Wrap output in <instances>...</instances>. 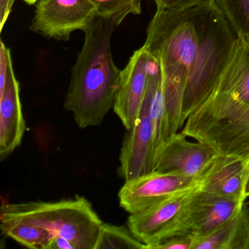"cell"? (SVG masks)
Wrapping results in <instances>:
<instances>
[{
    "label": "cell",
    "mask_w": 249,
    "mask_h": 249,
    "mask_svg": "<svg viewBox=\"0 0 249 249\" xmlns=\"http://www.w3.org/2000/svg\"><path fill=\"white\" fill-rule=\"evenodd\" d=\"M113 21L97 16L84 31L85 40L72 69L64 107L81 129L96 126L113 108L121 71L112 56Z\"/></svg>",
    "instance_id": "cell-1"
},
{
    "label": "cell",
    "mask_w": 249,
    "mask_h": 249,
    "mask_svg": "<svg viewBox=\"0 0 249 249\" xmlns=\"http://www.w3.org/2000/svg\"><path fill=\"white\" fill-rule=\"evenodd\" d=\"M201 6L184 11L157 10L147 28L143 46L161 69L172 135L183 126V94L199 47Z\"/></svg>",
    "instance_id": "cell-2"
},
{
    "label": "cell",
    "mask_w": 249,
    "mask_h": 249,
    "mask_svg": "<svg viewBox=\"0 0 249 249\" xmlns=\"http://www.w3.org/2000/svg\"><path fill=\"white\" fill-rule=\"evenodd\" d=\"M198 26L199 47L183 94V126L219 81L240 40L215 1L201 6Z\"/></svg>",
    "instance_id": "cell-3"
},
{
    "label": "cell",
    "mask_w": 249,
    "mask_h": 249,
    "mask_svg": "<svg viewBox=\"0 0 249 249\" xmlns=\"http://www.w3.org/2000/svg\"><path fill=\"white\" fill-rule=\"evenodd\" d=\"M0 221L42 227L50 232L52 240L65 239L75 249H96L103 224L84 196L58 202L3 204Z\"/></svg>",
    "instance_id": "cell-4"
},
{
    "label": "cell",
    "mask_w": 249,
    "mask_h": 249,
    "mask_svg": "<svg viewBox=\"0 0 249 249\" xmlns=\"http://www.w3.org/2000/svg\"><path fill=\"white\" fill-rule=\"evenodd\" d=\"M249 107V43L240 38L230 65L206 100L188 118L185 130L196 138Z\"/></svg>",
    "instance_id": "cell-5"
},
{
    "label": "cell",
    "mask_w": 249,
    "mask_h": 249,
    "mask_svg": "<svg viewBox=\"0 0 249 249\" xmlns=\"http://www.w3.org/2000/svg\"><path fill=\"white\" fill-rule=\"evenodd\" d=\"M197 189L196 186L180 192L148 209L130 214L128 228L148 249L180 235L186 208Z\"/></svg>",
    "instance_id": "cell-6"
},
{
    "label": "cell",
    "mask_w": 249,
    "mask_h": 249,
    "mask_svg": "<svg viewBox=\"0 0 249 249\" xmlns=\"http://www.w3.org/2000/svg\"><path fill=\"white\" fill-rule=\"evenodd\" d=\"M36 7L30 30L65 42L73 32L85 31L97 17L89 0H38Z\"/></svg>",
    "instance_id": "cell-7"
},
{
    "label": "cell",
    "mask_w": 249,
    "mask_h": 249,
    "mask_svg": "<svg viewBox=\"0 0 249 249\" xmlns=\"http://www.w3.org/2000/svg\"><path fill=\"white\" fill-rule=\"evenodd\" d=\"M196 186V179L154 171L125 181L119 192V204L129 214L137 213Z\"/></svg>",
    "instance_id": "cell-8"
},
{
    "label": "cell",
    "mask_w": 249,
    "mask_h": 249,
    "mask_svg": "<svg viewBox=\"0 0 249 249\" xmlns=\"http://www.w3.org/2000/svg\"><path fill=\"white\" fill-rule=\"evenodd\" d=\"M126 130L121 148L120 166L118 170L119 176L125 181L155 171L157 151L147 94L138 121Z\"/></svg>",
    "instance_id": "cell-9"
},
{
    "label": "cell",
    "mask_w": 249,
    "mask_h": 249,
    "mask_svg": "<svg viewBox=\"0 0 249 249\" xmlns=\"http://www.w3.org/2000/svg\"><path fill=\"white\" fill-rule=\"evenodd\" d=\"M151 56L142 46L135 51L121 71L120 84L113 110L126 129L135 124L148 89Z\"/></svg>",
    "instance_id": "cell-10"
},
{
    "label": "cell",
    "mask_w": 249,
    "mask_h": 249,
    "mask_svg": "<svg viewBox=\"0 0 249 249\" xmlns=\"http://www.w3.org/2000/svg\"><path fill=\"white\" fill-rule=\"evenodd\" d=\"M183 132L172 135L157 153L155 171L173 173L198 180L217 152L202 141L190 142Z\"/></svg>",
    "instance_id": "cell-11"
},
{
    "label": "cell",
    "mask_w": 249,
    "mask_h": 249,
    "mask_svg": "<svg viewBox=\"0 0 249 249\" xmlns=\"http://www.w3.org/2000/svg\"><path fill=\"white\" fill-rule=\"evenodd\" d=\"M244 203L245 201L223 197L198 187L186 208L180 235H208L237 213Z\"/></svg>",
    "instance_id": "cell-12"
},
{
    "label": "cell",
    "mask_w": 249,
    "mask_h": 249,
    "mask_svg": "<svg viewBox=\"0 0 249 249\" xmlns=\"http://www.w3.org/2000/svg\"><path fill=\"white\" fill-rule=\"evenodd\" d=\"M249 161L217 154L198 179L201 191L223 197L245 201Z\"/></svg>",
    "instance_id": "cell-13"
},
{
    "label": "cell",
    "mask_w": 249,
    "mask_h": 249,
    "mask_svg": "<svg viewBox=\"0 0 249 249\" xmlns=\"http://www.w3.org/2000/svg\"><path fill=\"white\" fill-rule=\"evenodd\" d=\"M26 130L20 100L19 83L13 62L10 65L3 94L0 95V157L3 160L21 145Z\"/></svg>",
    "instance_id": "cell-14"
},
{
    "label": "cell",
    "mask_w": 249,
    "mask_h": 249,
    "mask_svg": "<svg viewBox=\"0 0 249 249\" xmlns=\"http://www.w3.org/2000/svg\"><path fill=\"white\" fill-rule=\"evenodd\" d=\"M195 140L206 142L217 154L249 161V107L218 122Z\"/></svg>",
    "instance_id": "cell-15"
},
{
    "label": "cell",
    "mask_w": 249,
    "mask_h": 249,
    "mask_svg": "<svg viewBox=\"0 0 249 249\" xmlns=\"http://www.w3.org/2000/svg\"><path fill=\"white\" fill-rule=\"evenodd\" d=\"M192 249H249V207L241 210L213 232L194 237Z\"/></svg>",
    "instance_id": "cell-16"
},
{
    "label": "cell",
    "mask_w": 249,
    "mask_h": 249,
    "mask_svg": "<svg viewBox=\"0 0 249 249\" xmlns=\"http://www.w3.org/2000/svg\"><path fill=\"white\" fill-rule=\"evenodd\" d=\"M147 96L152 120L157 155L164 142L172 136L163 92L162 75L157 61L151 56ZM157 159V158H156Z\"/></svg>",
    "instance_id": "cell-17"
},
{
    "label": "cell",
    "mask_w": 249,
    "mask_h": 249,
    "mask_svg": "<svg viewBox=\"0 0 249 249\" xmlns=\"http://www.w3.org/2000/svg\"><path fill=\"white\" fill-rule=\"evenodd\" d=\"M2 234L32 249H48L52 236L48 230L24 223L0 221Z\"/></svg>",
    "instance_id": "cell-18"
},
{
    "label": "cell",
    "mask_w": 249,
    "mask_h": 249,
    "mask_svg": "<svg viewBox=\"0 0 249 249\" xmlns=\"http://www.w3.org/2000/svg\"><path fill=\"white\" fill-rule=\"evenodd\" d=\"M148 249L129 228L103 223L96 249Z\"/></svg>",
    "instance_id": "cell-19"
},
{
    "label": "cell",
    "mask_w": 249,
    "mask_h": 249,
    "mask_svg": "<svg viewBox=\"0 0 249 249\" xmlns=\"http://www.w3.org/2000/svg\"><path fill=\"white\" fill-rule=\"evenodd\" d=\"M238 37L249 39V0H215Z\"/></svg>",
    "instance_id": "cell-20"
},
{
    "label": "cell",
    "mask_w": 249,
    "mask_h": 249,
    "mask_svg": "<svg viewBox=\"0 0 249 249\" xmlns=\"http://www.w3.org/2000/svg\"><path fill=\"white\" fill-rule=\"evenodd\" d=\"M95 6L97 16L119 26L129 15H140L142 0H89Z\"/></svg>",
    "instance_id": "cell-21"
},
{
    "label": "cell",
    "mask_w": 249,
    "mask_h": 249,
    "mask_svg": "<svg viewBox=\"0 0 249 249\" xmlns=\"http://www.w3.org/2000/svg\"><path fill=\"white\" fill-rule=\"evenodd\" d=\"M157 10L184 11L199 5L213 2L215 0H154Z\"/></svg>",
    "instance_id": "cell-22"
},
{
    "label": "cell",
    "mask_w": 249,
    "mask_h": 249,
    "mask_svg": "<svg viewBox=\"0 0 249 249\" xmlns=\"http://www.w3.org/2000/svg\"><path fill=\"white\" fill-rule=\"evenodd\" d=\"M12 63L11 50L2 40L0 43V95L3 94L10 65Z\"/></svg>",
    "instance_id": "cell-23"
},
{
    "label": "cell",
    "mask_w": 249,
    "mask_h": 249,
    "mask_svg": "<svg viewBox=\"0 0 249 249\" xmlns=\"http://www.w3.org/2000/svg\"><path fill=\"white\" fill-rule=\"evenodd\" d=\"M193 241L191 234L175 236L161 242L154 249H192Z\"/></svg>",
    "instance_id": "cell-24"
},
{
    "label": "cell",
    "mask_w": 249,
    "mask_h": 249,
    "mask_svg": "<svg viewBox=\"0 0 249 249\" xmlns=\"http://www.w3.org/2000/svg\"><path fill=\"white\" fill-rule=\"evenodd\" d=\"M15 0H0V31L3 30L5 23L12 11Z\"/></svg>",
    "instance_id": "cell-25"
},
{
    "label": "cell",
    "mask_w": 249,
    "mask_h": 249,
    "mask_svg": "<svg viewBox=\"0 0 249 249\" xmlns=\"http://www.w3.org/2000/svg\"><path fill=\"white\" fill-rule=\"evenodd\" d=\"M244 196L246 199L249 196V174H248L247 180H246V187H245Z\"/></svg>",
    "instance_id": "cell-26"
},
{
    "label": "cell",
    "mask_w": 249,
    "mask_h": 249,
    "mask_svg": "<svg viewBox=\"0 0 249 249\" xmlns=\"http://www.w3.org/2000/svg\"><path fill=\"white\" fill-rule=\"evenodd\" d=\"M24 2H27V4L33 5V4H36L38 0H24Z\"/></svg>",
    "instance_id": "cell-27"
},
{
    "label": "cell",
    "mask_w": 249,
    "mask_h": 249,
    "mask_svg": "<svg viewBox=\"0 0 249 249\" xmlns=\"http://www.w3.org/2000/svg\"><path fill=\"white\" fill-rule=\"evenodd\" d=\"M247 42H248V43H249V40H248V41H247Z\"/></svg>",
    "instance_id": "cell-28"
}]
</instances>
